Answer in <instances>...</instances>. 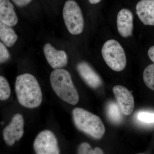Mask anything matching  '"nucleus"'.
<instances>
[{
    "label": "nucleus",
    "instance_id": "f03ea898",
    "mask_svg": "<svg viewBox=\"0 0 154 154\" xmlns=\"http://www.w3.org/2000/svg\"><path fill=\"white\" fill-rule=\"evenodd\" d=\"M50 82L53 90L62 100L72 105L78 103L79 96L68 71L55 69L51 74Z\"/></svg>",
    "mask_w": 154,
    "mask_h": 154
},
{
    "label": "nucleus",
    "instance_id": "f3484780",
    "mask_svg": "<svg viewBox=\"0 0 154 154\" xmlns=\"http://www.w3.org/2000/svg\"><path fill=\"white\" fill-rule=\"evenodd\" d=\"M11 90L8 81L2 76L0 77V99L5 101L9 99Z\"/></svg>",
    "mask_w": 154,
    "mask_h": 154
},
{
    "label": "nucleus",
    "instance_id": "4468645a",
    "mask_svg": "<svg viewBox=\"0 0 154 154\" xmlns=\"http://www.w3.org/2000/svg\"><path fill=\"white\" fill-rule=\"evenodd\" d=\"M12 26L0 22V38L3 44L8 47H11L16 43L18 36Z\"/></svg>",
    "mask_w": 154,
    "mask_h": 154
},
{
    "label": "nucleus",
    "instance_id": "ddd939ff",
    "mask_svg": "<svg viewBox=\"0 0 154 154\" xmlns=\"http://www.w3.org/2000/svg\"><path fill=\"white\" fill-rule=\"evenodd\" d=\"M0 21L12 27L18 23L14 6L9 0H0Z\"/></svg>",
    "mask_w": 154,
    "mask_h": 154
},
{
    "label": "nucleus",
    "instance_id": "6ab92c4d",
    "mask_svg": "<svg viewBox=\"0 0 154 154\" xmlns=\"http://www.w3.org/2000/svg\"><path fill=\"white\" fill-rule=\"evenodd\" d=\"M139 121L146 123H152L154 122V113L150 112H139L137 115Z\"/></svg>",
    "mask_w": 154,
    "mask_h": 154
},
{
    "label": "nucleus",
    "instance_id": "f8f14e48",
    "mask_svg": "<svg viewBox=\"0 0 154 154\" xmlns=\"http://www.w3.org/2000/svg\"><path fill=\"white\" fill-rule=\"evenodd\" d=\"M136 9L138 17L143 23L154 26V0H141Z\"/></svg>",
    "mask_w": 154,
    "mask_h": 154
},
{
    "label": "nucleus",
    "instance_id": "a211bd4d",
    "mask_svg": "<svg viewBox=\"0 0 154 154\" xmlns=\"http://www.w3.org/2000/svg\"><path fill=\"white\" fill-rule=\"evenodd\" d=\"M78 153L80 154H102L104 152L99 147L92 149L91 146L87 143H83L80 145L78 149Z\"/></svg>",
    "mask_w": 154,
    "mask_h": 154
},
{
    "label": "nucleus",
    "instance_id": "f257e3e1",
    "mask_svg": "<svg viewBox=\"0 0 154 154\" xmlns=\"http://www.w3.org/2000/svg\"><path fill=\"white\" fill-rule=\"evenodd\" d=\"M15 92L19 103L24 107H38L42 100V94L38 81L34 76L25 73L17 77Z\"/></svg>",
    "mask_w": 154,
    "mask_h": 154
},
{
    "label": "nucleus",
    "instance_id": "412c9836",
    "mask_svg": "<svg viewBox=\"0 0 154 154\" xmlns=\"http://www.w3.org/2000/svg\"><path fill=\"white\" fill-rule=\"evenodd\" d=\"M13 2L17 6L23 7L27 6L31 2L32 0H12Z\"/></svg>",
    "mask_w": 154,
    "mask_h": 154
},
{
    "label": "nucleus",
    "instance_id": "4be33fe9",
    "mask_svg": "<svg viewBox=\"0 0 154 154\" xmlns=\"http://www.w3.org/2000/svg\"><path fill=\"white\" fill-rule=\"evenodd\" d=\"M149 57L154 63V45L150 48L148 51Z\"/></svg>",
    "mask_w": 154,
    "mask_h": 154
},
{
    "label": "nucleus",
    "instance_id": "20e7f679",
    "mask_svg": "<svg viewBox=\"0 0 154 154\" xmlns=\"http://www.w3.org/2000/svg\"><path fill=\"white\" fill-rule=\"evenodd\" d=\"M102 54L107 65L114 71H122L126 67V57L124 50L115 39H110L104 43Z\"/></svg>",
    "mask_w": 154,
    "mask_h": 154
},
{
    "label": "nucleus",
    "instance_id": "dca6fc26",
    "mask_svg": "<svg viewBox=\"0 0 154 154\" xmlns=\"http://www.w3.org/2000/svg\"><path fill=\"white\" fill-rule=\"evenodd\" d=\"M143 79L146 85L154 91V64L149 65L145 69Z\"/></svg>",
    "mask_w": 154,
    "mask_h": 154
},
{
    "label": "nucleus",
    "instance_id": "6e6552de",
    "mask_svg": "<svg viewBox=\"0 0 154 154\" xmlns=\"http://www.w3.org/2000/svg\"><path fill=\"white\" fill-rule=\"evenodd\" d=\"M122 112L124 115H130L134 107V99L132 94L126 88L121 85H116L113 89Z\"/></svg>",
    "mask_w": 154,
    "mask_h": 154
},
{
    "label": "nucleus",
    "instance_id": "0eeeda50",
    "mask_svg": "<svg viewBox=\"0 0 154 154\" xmlns=\"http://www.w3.org/2000/svg\"><path fill=\"white\" fill-rule=\"evenodd\" d=\"M24 122L21 114L17 113L12 118L11 123L3 131V137L7 144L12 146L19 141L24 134Z\"/></svg>",
    "mask_w": 154,
    "mask_h": 154
},
{
    "label": "nucleus",
    "instance_id": "aec40b11",
    "mask_svg": "<svg viewBox=\"0 0 154 154\" xmlns=\"http://www.w3.org/2000/svg\"><path fill=\"white\" fill-rule=\"evenodd\" d=\"M10 54L7 48L2 42L0 43V63L6 62L10 58Z\"/></svg>",
    "mask_w": 154,
    "mask_h": 154
},
{
    "label": "nucleus",
    "instance_id": "7ed1b4c3",
    "mask_svg": "<svg viewBox=\"0 0 154 154\" xmlns=\"http://www.w3.org/2000/svg\"><path fill=\"white\" fill-rule=\"evenodd\" d=\"M72 116L75 125L80 131L95 139H100L103 137L105 127L99 116L79 107L73 110Z\"/></svg>",
    "mask_w": 154,
    "mask_h": 154
},
{
    "label": "nucleus",
    "instance_id": "2eb2a0df",
    "mask_svg": "<svg viewBox=\"0 0 154 154\" xmlns=\"http://www.w3.org/2000/svg\"><path fill=\"white\" fill-rule=\"evenodd\" d=\"M122 111L120 107L116 103L111 102L107 107V113L108 118L114 123H119L122 120Z\"/></svg>",
    "mask_w": 154,
    "mask_h": 154
},
{
    "label": "nucleus",
    "instance_id": "9b49d317",
    "mask_svg": "<svg viewBox=\"0 0 154 154\" xmlns=\"http://www.w3.org/2000/svg\"><path fill=\"white\" fill-rule=\"evenodd\" d=\"M117 27L119 33L123 37L131 36L133 30V15L127 9H122L117 16Z\"/></svg>",
    "mask_w": 154,
    "mask_h": 154
},
{
    "label": "nucleus",
    "instance_id": "1a4fd4ad",
    "mask_svg": "<svg viewBox=\"0 0 154 154\" xmlns=\"http://www.w3.org/2000/svg\"><path fill=\"white\" fill-rule=\"evenodd\" d=\"M43 51L48 62L52 68L61 69L67 64V55L64 51L57 50L51 44L47 43L43 47Z\"/></svg>",
    "mask_w": 154,
    "mask_h": 154
},
{
    "label": "nucleus",
    "instance_id": "5701e85b",
    "mask_svg": "<svg viewBox=\"0 0 154 154\" xmlns=\"http://www.w3.org/2000/svg\"><path fill=\"white\" fill-rule=\"evenodd\" d=\"M102 0H89V2L91 4L95 5V4H98Z\"/></svg>",
    "mask_w": 154,
    "mask_h": 154
},
{
    "label": "nucleus",
    "instance_id": "423d86ee",
    "mask_svg": "<svg viewBox=\"0 0 154 154\" xmlns=\"http://www.w3.org/2000/svg\"><path fill=\"white\" fill-rule=\"evenodd\" d=\"M33 148L37 154L60 153L57 139L52 131L48 130L38 134L34 140Z\"/></svg>",
    "mask_w": 154,
    "mask_h": 154
},
{
    "label": "nucleus",
    "instance_id": "39448f33",
    "mask_svg": "<svg viewBox=\"0 0 154 154\" xmlns=\"http://www.w3.org/2000/svg\"><path fill=\"white\" fill-rule=\"evenodd\" d=\"M63 18L69 32L73 35L82 33L84 28V19L82 10L73 0H68L63 9Z\"/></svg>",
    "mask_w": 154,
    "mask_h": 154
},
{
    "label": "nucleus",
    "instance_id": "b1692460",
    "mask_svg": "<svg viewBox=\"0 0 154 154\" xmlns=\"http://www.w3.org/2000/svg\"><path fill=\"white\" fill-rule=\"evenodd\" d=\"M1 123H2V124H4V122H1Z\"/></svg>",
    "mask_w": 154,
    "mask_h": 154
},
{
    "label": "nucleus",
    "instance_id": "9d476101",
    "mask_svg": "<svg viewBox=\"0 0 154 154\" xmlns=\"http://www.w3.org/2000/svg\"><path fill=\"white\" fill-rule=\"evenodd\" d=\"M77 69L82 79L91 88L96 89L102 85L101 77L87 63L81 62L78 63Z\"/></svg>",
    "mask_w": 154,
    "mask_h": 154
}]
</instances>
